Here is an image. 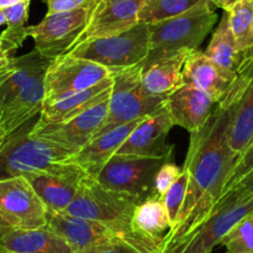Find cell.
Masks as SVG:
<instances>
[{
    "mask_svg": "<svg viewBox=\"0 0 253 253\" xmlns=\"http://www.w3.org/2000/svg\"><path fill=\"white\" fill-rule=\"evenodd\" d=\"M217 102L201 89L182 84L165 99L172 124L194 133L199 130L215 109Z\"/></svg>",
    "mask_w": 253,
    "mask_h": 253,
    "instance_id": "cell-16",
    "label": "cell"
},
{
    "mask_svg": "<svg viewBox=\"0 0 253 253\" xmlns=\"http://www.w3.org/2000/svg\"><path fill=\"white\" fill-rule=\"evenodd\" d=\"M94 0L75 10L46 14L38 25L28 26V36L33 38L35 50L50 60L67 55L74 48L88 23Z\"/></svg>",
    "mask_w": 253,
    "mask_h": 253,
    "instance_id": "cell-9",
    "label": "cell"
},
{
    "mask_svg": "<svg viewBox=\"0 0 253 253\" xmlns=\"http://www.w3.org/2000/svg\"><path fill=\"white\" fill-rule=\"evenodd\" d=\"M236 74L227 72L218 67L205 52L190 51L182 67V82L210 94L216 102H221L230 92Z\"/></svg>",
    "mask_w": 253,
    "mask_h": 253,
    "instance_id": "cell-17",
    "label": "cell"
},
{
    "mask_svg": "<svg viewBox=\"0 0 253 253\" xmlns=\"http://www.w3.org/2000/svg\"><path fill=\"white\" fill-rule=\"evenodd\" d=\"M232 118L228 128V145L240 155L253 142V47L245 52L233 82Z\"/></svg>",
    "mask_w": 253,
    "mask_h": 253,
    "instance_id": "cell-13",
    "label": "cell"
},
{
    "mask_svg": "<svg viewBox=\"0 0 253 253\" xmlns=\"http://www.w3.org/2000/svg\"><path fill=\"white\" fill-rule=\"evenodd\" d=\"M139 203L129 196L106 189L87 175L80 182L74 201L63 212L99 222L142 252L150 253L132 228L133 215Z\"/></svg>",
    "mask_w": 253,
    "mask_h": 253,
    "instance_id": "cell-2",
    "label": "cell"
},
{
    "mask_svg": "<svg viewBox=\"0 0 253 253\" xmlns=\"http://www.w3.org/2000/svg\"><path fill=\"white\" fill-rule=\"evenodd\" d=\"M1 108H3V107H1V103H0V114H1Z\"/></svg>",
    "mask_w": 253,
    "mask_h": 253,
    "instance_id": "cell-44",
    "label": "cell"
},
{
    "mask_svg": "<svg viewBox=\"0 0 253 253\" xmlns=\"http://www.w3.org/2000/svg\"><path fill=\"white\" fill-rule=\"evenodd\" d=\"M253 168V142L248 145L247 149L240 155V158L236 162L235 167L231 170L230 175H228L227 180H226L225 185H223V189L221 191V194L225 191L226 189H228L230 186H232L237 180H240L246 172L250 171Z\"/></svg>",
    "mask_w": 253,
    "mask_h": 253,
    "instance_id": "cell-35",
    "label": "cell"
},
{
    "mask_svg": "<svg viewBox=\"0 0 253 253\" xmlns=\"http://www.w3.org/2000/svg\"><path fill=\"white\" fill-rule=\"evenodd\" d=\"M4 24H6V19H5V15H4L3 9H0V26L4 25Z\"/></svg>",
    "mask_w": 253,
    "mask_h": 253,
    "instance_id": "cell-42",
    "label": "cell"
},
{
    "mask_svg": "<svg viewBox=\"0 0 253 253\" xmlns=\"http://www.w3.org/2000/svg\"><path fill=\"white\" fill-rule=\"evenodd\" d=\"M203 1L205 0H145L138 20L148 25L167 20L186 13Z\"/></svg>",
    "mask_w": 253,
    "mask_h": 253,
    "instance_id": "cell-29",
    "label": "cell"
},
{
    "mask_svg": "<svg viewBox=\"0 0 253 253\" xmlns=\"http://www.w3.org/2000/svg\"><path fill=\"white\" fill-rule=\"evenodd\" d=\"M112 87H113V76L111 75L99 84L84 91L74 92L52 101L43 102L38 122L60 123V122L69 121L107 98L111 94Z\"/></svg>",
    "mask_w": 253,
    "mask_h": 253,
    "instance_id": "cell-22",
    "label": "cell"
},
{
    "mask_svg": "<svg viewBox=\"0 0 253 253\" xmlns=\"http://www.w3.org/2000/svg\"><path fill=\"white\" fill-rule=\"evenodd\" d=\"M47 212V208L26 177L0 179V216L14 230L46 227Z\"/></svg>",
    "mask_w": 253,
    "mask_h": 253,
    "instance_id": "cell-10",
    "label": "cell"
},
{
    "mask_svg": "<svg viewBox=\"0 0 253 253\" xmlns=\"http://www.w3.org/2000/svg\"><path fill=\"white\" fill-rule=\"evenodd\" d=\"M29 4L30 0H24L21 3L3 9L6 19V29L0 34V48L10 55L18 50L28 38Z\"/></svg>",
    "mask_w": 253,
    "mask_h": 253,
    "instance_id": "cell-27",
    "label": "cell"
},
{
    "mask_svg": "<svg viewBox=\"0 0 253 253\" xmlns=\"http://www.w3.org/2000/svg\"><path fill=\"white\" fill-rule=\"evenodd\" d=\"M0 253H11V252H9V251H6V250H4V248L0 247Z\"/></svg>",
    "mask_w": 253,
    "mask_h": 253,
    "instance_id": "cell-43",
    "label": "cell"
},
{
    "mask_svg": "<svg viewBox=\"0 0 253 253\" xmlns=\"http://www.w3.org/2000/svg\"><path fill=\"white\" fill-rule=\"evenodd\" d=\"M46 1H47V14H56L81 8L91 0H46Z\"/></svg>",
    "mask_w": 253,
    "mask_h": 253,
    "instance_id": "cell-36",
    "label": "cell"
},
{
    "mask_svg": "<svg viewBox=\"0 0 253 253\" xmlns=\"http://www.w3.org/2000/svg\"><path fill=\"white\" fill-rule=\"evenodd\" d=\"M247 194H253V168L248 172H246L240 180L235 182L232 186H230L228 189H226L222 194L218 198L217 203L213 206L212 211L216 208L223 204L225 201L231 200V199H236L238 196L247 195Z\"/></svg>",
    "mask_w": 253,
    "mask_h": 253,
    "instance_id": "cell-33",
    "label": "cell"
},
{
    "mask_svg": "<svg viewBox=\"0 0 253 253\" xmlns=\"http://www.w3.org/2000/svg\"><path fill=\"white\" fill-rule=\"evenodd\" d=\"M205 53L218 67L227 72L236 74L245 53L238 50L237 43L230 29L226 11H223L221 21L218 23L216 30L213 31Z\"/></svg>",
    "mask_w": 253,
    "mask_h": 253,
    "instance_id": "cell-26",
    "label": "cell"
},
{
    "mask_svg": "<svg viewBox=\"0 0 253 253\" xmlns=\"http://www.w3.org/2000/svg\"><path fill=\"white\" fill-rule=\"evenodd\" d=\"M69 53L93 61L112 71L137 66L149 55V25L138 23L123 33L86 41Z\"/></svg>",
    "mask_w": 253,
    "mask_h": 253,
    "instance_id": "cell-6",
    "label": "cell"
},
{
    "mask_svg": "<svg viewBox=\"0 0 253 253\" xmlns=\"http://www.w3.org/2000/svg\"><path fill=\"white\" fill-rule=\"evenodd\" d=\"M212 5L218 6V8L223 9V11H228L238 0H209Z\"/></svg>",
    "mask_w": 253,
    "mask_h": 253,
    "instance_id": "cell-37",
    "label": "cell"
},
{
    "mask_svg": "<svg viewBox=\"0 0 253 253\" xmlns=\"http://www.w3.org/2000/svg\"><path fill=\"white\" fill-rule=\"evenodd\" d=\"M145 0H94L93 9L84 33L74 48L86 41L106 38L129 30L139 23L138 15Z\"/></svg>",
    "mask_w": 253,
    "mask_h": 253,
    "instance_id": "cell-15",
    "label": "cell"
},
{
    "mask_svg": "<svg viewBox=\"0 0 253 253\" xmlns=\"http://www.w3.org/2000/svg\"><path fill=\"white\" fill-rule=\"evenodd\" d=\"M172 124L165 103L148 114L122 144L117 154L147 158H172L174 147L168 144Z\"/></svg>",
    "mask_w": 253,
    "mask_h": 253,
    "instance_id": "cell-14",
    "label": "cell"
},
{
    "mask_svg": "<svg viewBox=\"0 0 253 253\" xmlns=\"http://www.w3.org/2000/svg\"><path fill=\"white\" fill-rule=\"evenodd\" d=\"M87 176L80 172H47L39 171L28 174L26 177L35 193L48 211L63 212L74 201L80 182Z\"/></svg>",
    "mask_w": 253,
    "mask_h": 253,
    "instance_id": "cell-20",
    "label": "cell"
},
{
    "mask_svg": "<svg viewBox=\"0 0 253 253\" xmlns=\"http://www.w3.org/2000/svg\"><path fill=\"white\" fill-rule=\"evenodd\" d=\"M253 212V194L225 201L200 225L158 253H211L236 223Z\"/></svg>",
    "mask_w": 253,
    "mask_h": 253,
    "instance_id": "cell-7",
    "label": "cell"
},
{
    "mask_svg": "<svg viewBox=\"0 0 253 253\" xmlns=\"http://www.w3.org/2000/svg\"><path fill=\"white\" fill-rule=\"evenodd\" d=\"M187 182H189V172H187L186 168L182 167L181 174L175 180L174 184L169 187V190L163 198L168 215H169L170 223H171V228H174V226L176 225L177 217H179V213L181 211L185 195H186Z\"/></svg>",
    "mask_w": 253,
    "mask_h": 253,
    "instance_id": "cell-31",
    "label": "cell"
},
{
    "mask_svg": "<svg viewBox=\"0 0 253 253\" xmlns=\"http://www.w3.org/2000/svg\"><path fill=\"white\" fill-rule=\"evenodd\" d=\"M190 51H182L169 57L144 61L142 63L140 80L148 93L165 97L184 84L182 67Z\"/></svg>",
    "mask_w": 253,
    "mask_h": 253,
    "instance_id": "cell-24",
    "label": "cell"
},
{
    "mask_svg": "<svg viewBox=\"0 0 253 253\" xmlns=\"http://www.w3.org/2000/svg\"><path fill=\"white\" fill-rule=\"evenodd\" d=\"M74 253H144L129 243L128 241L123 240L121 237L112 238L107 242L101 243V245L93 246V247L86 248V250L79 251Z\"/></svg>",
    "mask_w": 253,
    "mask_h": 253,
    "instance_id": "cell-34",
    "label": "cell"
},
{
    "mask_svg": "<svg viewBox=\"0 0 253 253\" xmlns=\"http://www.w3.org/2000/svg\"><path fill=\"white\" fill-rule=\"evenodd\" d=\"M220 245L227 253H253V212L236 223Z\"/></svg>",
    "mask_w": 253,
    "mask_h": 253,
    "instance_id": "cell-30",
    "label": "cell"
},
{
    "mask_svg": "<svg viewBox=\"0 0 253 253\" xmlns=\"http://www.w3.org/2000/svg\"><path fill=\"white\" fill-rule=\"evenodd\" d=\"M11 71H13V58H11L10 66L6 67L5 70H1V71H0V86H1L6 80H8V77L10 76Z\"/></svg>",
    "mask_w": 253,
    "mask_h": 253,
    "instance_id": "cell-41",
    "label": "cell"
},
{
    "mask_svg": "<svg viewBox=\"0 0 253 253\" xmlns=\"http://www.w3.org/2000/svg\"><path fill=\"white\" fill-rule=\"evenodd\" d=\"M11 56L9 53H6L5 51H3L0 48V71L1 70H5L6 67L10 66L11 63Z\"/></svg>",
    "mask_w": 253,
    "mask_h": 253,
    "instance_id": "cell-38",
    "label": "cell"
},
{
    "mask_svg": "<svg viewBox=\"0 0 253 253\" xmlns=\"http://www.w3.org/2000/svg\"><path fill=\"white\" fill-rule=\"evenodd\" d=\"M172 158H147L116 154L97 176V182L114 193L138 201L153 195V184L158 170Z\"/></svg>",
    "mask_w": 253,
    "mask_h": 253,
    "instance_id": "cell-8",
    "label": "cell"
},
{
    "mask_svg": "<svg viewBox=\"0 0 253 253\" xmlns=\"http://www.w3.org/2000/svg\"><path fill=\"white\" fill-rule=\"evenodd\" d=\"M181 170L176 164L168 160L160 167L157 175L154 177V184H153V195H157L159 198H164L169 187L174 184L175 180L181 174Z\"/></svg>",
    "mask_w": 253,
    "mask_h": 253,
    "instance_id": "cell-32",
    "label": "cell"
},
{
    "mask_svg": "<svg viewBox=\"0 0 253 253\" xmlns=\"http://www.w3.org/2000/svg\"><path fill=\"white\" fill-rule=\"evenodd\" d=\"M0 43H1V40H0Z\"/></svg>",
    "mask_w": 253,
    "mask_h": 253,
    "instance_id": "cell-45",
    "label": "cell"
},
{
    "mask_svg": "<svg viewBox=\"0 0 253 253\" xmlns=\"http://www.w3.org/2000/svg\"><path fill=\"white\" fill-rule=\"evenodd\" d=\"M112 72L93 61L70 53L60 56L51 61L46 71L43 102L89 88L111 76Z\"/></svg>",
    "mask_w": 253,
    "mask_h": 253,
    "instance_id": "cell-11",
    "label": "cell"
},
{
    "mask_svg": "<svg viewBox=\"0 0 253 253\" xmlns=\"http://www.w3.org/2000/svg\"><path fill=\"white\" fill-rule=\"evenodd\" d=\"M11 253H72L71 247L46 226L36 230H11L0 240Z\"/></svg>",
    "mask_w": 253,
    "mask_h": 253,
    "instance_id": "cell-25",
    "label": "cell"
},
{
    "mask_svg": "<svg viewBox=\"0 0 253 253\" xmlns=\"http://www.w3.org/2000/svg\"><path fill=\"white\" fill-rule=\"evenodd\" d=\"M46 72L31 79L9 102L3 104L0 114V128L13 134L23 128L42 109L45 99Z\"/></svg>",
    "mask_w": 253,
    "mask_h": 253,
    "instance_id": "cell-21",
    "label": "cell"
},
{
    "mask_svg": "<svg viewBox=\"0 0 253 253\" xmlns=\"http://www.w3.org/2000/svg\"><path fill=\"white\" fill-rule=\"evenodd\" d=\"M147 117V116H145ZM138 118L129 123L113 128L102 135L92 138L82 149L75 154L74 160L89 177L97 179L99 172L102 171L107 163L111 160L113 155L117 154L119 148L122 147L126 138L129 137L130 132L145 118Z\"/></svg>",
    "mask_w": 253,
    "mask_h": 253,
    "instance_id": "cell-19",
    "label": "cell"
},
{
    "mask_svg": "<svg viewBox=\"0 0 253 253\" xmlns=\"http://www.w3.org/2000/svg\"><path fill=\"white\" fill-rule=\"evenodd\" d=\"M11 134H8L6 132H4L1 128H0V155L3 154V152L5 150L6 145L9 144V140H10Z\"/></svg>",
    "mask_w": 253,
    "mask_h": 253,
    "instance_id": "cell-39",
    "label": "cell"
},
{
    "mask_svg": "<svg viewBox=\"0 0 253 253\" xmlns=\"http://www.w3.org/2000/svg\"><path fill=\"white\" fill-rule=\"evenodd\" d=\"M140 71L142 63L112 72L113 87L109 96L108 112L93 138L122 124L143 118L165 103V97L153 96L145 91L140 80Z\"/></svg>",
    "mask_w": 253,
    "mask_h": 253,
    "instance_id": "cell-5",
    "label": "cell"
},
{
    "mask_svg": "<svg viewBox=\"0 0 253 253\" xmlns=\"http://www.w3.org/2000/svg\"><path fill=\"white\" fill-rule=\"evenodd\" d=\"M233 104L232 84L227 96L216 104L206 123L191 133L184 163L189 172L186 195L176 225L164 236L157 253L191 232L212 212L238 159V155L231 150L227 138Z\"/></svg>",
    "mask_w": 253,
    "mask_h": 253,
    "instance_id": "cell-1",
    "label": "cell"
},
{
    "mask_svg": "<svg viewBox=\"0 0 253 253\" xmlns=\"http://www.w3.org/2000/svg\"><path fill=\"white\" fill-rule=\"evenodd\" d=\"M111 96V94H109ZM109 96L79 116L60 123L36 122L30 134L77 153L96 135L108 112Z\"/></svg>",
    "mask_w": 253,
    "mask_h": 253,
    "instance_id": "cell-12",
    "label": "cell"
},
{
    "mask_svg": "<svg viewBox=\"0 0 253 253\" xmlns=\"http://www.w3.org/2000/svg\"><path fill=\"white\" fill-rule=\"evenodd\" d=\"M216 21L212 4L205 0L181 15L149 24V55L145 61L198 50Z\"/></svg>",
    "mask_w": 253,
    "mask_h": 253,
    "instance_id": "cell-4",
    "label": "cell"
},
{
    "mask_svg": "<svg viewBox=\"0 0 253 253\" xmlns=\"http://www.w3.org/2000/svg\"><path fill=\"white\" fill-rule=\"evenodd\" d=\"M11 230H14V228L11 227V226L9 225V223L6 222V221L4 220L1 216H0V240H1V238H3L4 236H5L6 233Z\"/></svg>",
    "mask_w": 253,
    "mask_h": 253,
    "instance_id": "cell-40",
    "label": "cell"
},
{
    "mask_svg": "<svg viewBox=\"0 0 253 253\" xmlns=\"http://www.w3.org/2000/svg\"><path fill=\"white\" fill-rule=\"evenodd\" d=\"M132 228L149 252L157 253L164 236L171 230L163 198L150 195L140 201L134 210Z\"/></svg>",
    "mask_w": 253,
    "mask_h": 253,
    "instance_id": "cell-23",
    "label": "cell"
},
{
    "mask_svg": "<svg viewBox=\"0 0 253 253\" xmlns=\"http://www.w3.org/2000/svg\"><path fill=\"white\" fill-rule=\"evenodd\" d=\"M226 13L238 50L247 52L253 47V0H238Z\"/></svg>",
    "mask_w": 253,
    "mask_h": 253,
    "instance_id": "cell-28",
    "label": "cell"
},
{
    "mask_svg": "<svg viewBox=\"0 0 253 253\" xmlns=\"http://www.w3.org/2000/svg\"><path fill=\"white\" fill-rule=\"evenodd\" d=\"M30 129L24 126L11 134L9 144L0 155V179L25 176L39 171H84L74 160L76 153L30 134Z\"/></svg>",
    "mask_w": 253,
    "mask_h": 253,
    "instance_id": "cell-3",
    "label": "cell"
},
{
    "mask_svg": "<svg viewBox=\"0 0 253 253\" xmlns=\"http://www.w3.org/2000/svg\"><path fill=\"white\" fill-rule=\"evenodd\" d=\"M47 226L71 247L72 253L101 245L118 236L96 221L65 212H47Z\"/></svg>",
    "mask_w": 253,
    "mask_h": 253,
    "instance_id": "cell-18",
    "label": "cell"
}]
</instances>
